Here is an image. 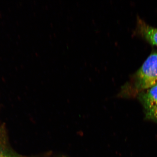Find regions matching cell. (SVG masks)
<instances>
[{"mask_svg": "<svg viewBox=\"0 0 157 157\" xmlns=\"http://www.w3.org/2000/svg\"><path fill=\"white\" fill-rule=\"evenodd\" d=\"M157 84V53L151 55L137 71L135 86L142 91Z\"/></svg>", "mask_w": 157, "mask_h": 157, "instance_id": "obj_1", "label": "cell"}, {"mask_svg": "<svg viewBox=\"0 0 157 157\" xmlns=\"http://www.w3.org/2000/svg\"><path fill=\"white\" fill-rule=\"evenodd\" d=\"M139 99L144 107L147 118L157 121V84L141 91Z\"/></svg>", "mask_w": 157, "mask_h": 157, "instance_id": "obj_2", "label": "cell"}, {"mask_svg": "<svg viewBox=\"0 0 157 157\" xmlns=\"http://www.w3.org/2000/svg\"><path fill=\"white\" fill-rule=\"evenodd\" d=\"M137 27L143 38L151 44L157 46V29L147 25L140 18L137 20Z\"/></svg>", "mask_w": 157, "mask_h": 157, "instance_id": "obj_3", "label": "cell"}, {"mask_svg": "<svg viewBox=\"0 0 157 157\" xmlns=\"http://www.w3.org/2000/svg\"><path fill=\"white\" fill-rule=\"evenodd\" d=\"M0 157H20V156L11 150L0 146Z\"/></svg>", "mask_w": 157, "mask_h": 157, "instance_id": "obj_4", "label": "cell"}, {"mask_svg": "<svg viewBox=\"0 0 157 157\" xmlns=\"http://www.w3.org/2000/svg\"><path fill=\"white\" fill-rule=\"evenodd\" d=\"M62 157H66V156H62Z\"/></svg>", "mask_w": 157, "mask_h": 157, "instance_id": "obj_5", "label": "cell"}]
</instances>
